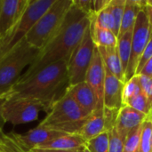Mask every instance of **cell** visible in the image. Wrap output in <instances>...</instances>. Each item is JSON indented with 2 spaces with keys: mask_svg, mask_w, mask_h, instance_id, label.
<instances>
[{
  "mask_svg": "<svg viewBox=\"0 0 152 152\" xmlns=\"http://www.w3.org/2000/svg\"><path fill=\"white\" fill-rule=\"evenodd\" d=\"M41 111H46L45 106L32 98L9 94L4 102L2 114L5 123L12 126L24 125L36 121Z\"/></svg>",
  "mask_w": 152,
  "mask_h": 152,
  "instance_id": "7",
  "label": "cell"
},
{
  "mask_svg": "<svg viewBox=\"0 0 152 152\" xmlns=\"http://www.w3.org/2000/svg\"><path fill=\"white\" fill-rule=\"evenodd\" d=\"M105 80V68L97 48H95L93 60L87 70L85 82L90 86L94 94L97 102V110H102L103 106V88Z\"/></svg>",
  "mask_w": 152,
  "mask_h": 152,
  "instance_id": "11",
  "label": "cell"
},
{
  "mask_svg": "<svg viewBox=\"0 0 152 152\" xmlns=\"http://www.w3.org/2000/svg\"><path fill=\"white\" fill-rule=\"evenodd\" d=\"M90 23L91 15L86 14L72 4L61 28L39 51L34 62L23 72L20 79L27 78L52 63L60 61L68 62L89 28Z\"/></svg>",
  "mask_w": 152,
  "mask_h": 152,
  "instance_id": "1",
  "label": "cell"
},
{
  "mask_svg": "<svg viewBox=\"0 0 152 152\" xmlns=\"http://www.w3.org/2000/svg\"><path fill=\"white\" fill-rule=\"evenodd\" d=\"M93 17L99 26H101L102 28H107L109 30H111L118 37L117 31H116V26H115V20H114V18H113L110 9H109V6L97 13H94Z\"/></svg>",
  "mask_w": 152,
  "mask_h": 152,
  "instance_id": "25",
  "label": "cell"
},
{
  "mask_svg": "<svg viewBox=\"0 0 152 152\" xmlns=\"http://www.w3.org/2000/svg\"><path fill=\"white\" fill-rule=\"evenodd\" d=\"M104 132H107V126L102 109L94 110L87 117L78 134L86 142Z\"/></svg>",
  "mask_w": 152,
  "mask_h": 152,
  "instance_id": "16",
  "label": "cell"
},
{
  "mask_svg": "<svg viewBox=\"0 0 152 152\" xmlns=\"http://www.w3.org/2000/svg\"><path fill=\"white\" fill-rule=\"evenodd\" d=\"M144 11L146 12V15L148 17V20H149V23H150V26H151V28L152 30V5H149V4H145L144 6Z\"/></svg>",
  "mask_w": 152,
  "mask_h": 152,
  "instance_id": "38",
  "label": "cell"
},
{
  "mask_svg": "<svg viewBox=\"0 0 152 152\" xmlns=\"http://www.w3.org/2000/svg\"><path fill=\"white\" fill-rule=\"evenodd\" d=\"M151 34L152 30L149 23V20L143 8L139 12L134 27L133 28L131 56L125 74V82L136 75V69L139 61L151 38Z\"/></svg>",
  "mask_w": 152,
  "mask_h": 152,
  "instance_id": "9",
  "label": "cell"
},
{
  "mask_svg": "<svg viewBox=\"0 0 152 152\" xmlns=\"http://www.w3.org/2000/svg\"><path fill=\"white\" fill-rule=\"evenodd\" d=\"M149 116L124 105L118 113L115 128L118 134L125 140L126 135L135 128L141 126Z\"/></svg>",
  "mask_w": 152,
  "mask_h": 152,
  "instance_id": "14",
  "label": "cell"
},
{
  "mask_svg": "<svg viewBox=\"0 0 152 152\" xmlns=\"http://www.w3.org/2000/svg\"><path fill=\"white\" fill-rule=\"evenodd\" d=\"M140 74L152 77V58L151 60H149L148 62L143 66V68L142 69V70L140 71V73L138 75H140Z\"/></svg>",
  "mask_w": 152,
  "mask_h": 152,
  "instance_id": "35",
  "label": "cell"
},
{
  "mask_svg": "<svg viewBox=\"0 0 152 152\" xmlns=\"http://www.w3.org/2000/svg\"><path fill=\"white\" fill-rule=\"evenodd\" d=\"M73 4L88 15L94 14V1L92 0H73Z\"/></svg>",
  "mask_w": 152,
  "mask_h": 152,
  "instance_id": "33",
  "label": "cell"
},
{
  "mask_svg": "<svg viewBox=\"0 0 152 152\" xmlns=\"http://www.w3.org/2000/svg\"><path fill=\"white\" fill-rule=\"evenodd\" d=\"M38 53L39 50L30 45L25 38L0 59V97L11 93L23 70L34 62Z\"/></svg>",
  "mask_w": 152,
  "mask_h": 152,
  "instance_id": "4",
  "label": "cell"
},
{
  "mask_svg": "<svg viewBox=\"0 0 152 152\" xmlns=\"http://www.w3.org/2000/svg\"><path fill=\"white\" fill-rule=\"evenodd\" d=\"M29 152H86V148L77 149V150H69V151H53V150H42V149H34Z\"/></svg>",
  "mask_w": 152,
  "mask_h": 152,
  "instance_id": "36",
  "label": "cell"
},
{
  "mask_svg": "<svg viewBox=\"0 0 152 152\" xmlns=\"http://www.w3.org/2000/svg\"><path fill=\"white\" fill-rule=\"evenodd\" d=\"M95 48L96 46L92 39L89 27L82 41L74 50L67 62L69 86H74L86 80Z\"/></svg>",
  "mask_w": 152,
  "mask_h": 152,
  "instance_id": "8",
  "label": "cell"
},
{
  "mask_svg": "<svg viewBox=\"0 0 152 152\" xmlns=\"http://www.w3.org/2000/svg\"><path fill=\"white\" fill-rule=\"evenodd\" d=\"M132 36H133V30L128 31L118 37L117 49H118V56H119L125 74H126V71L129 63L130 56H131Z\"/></svg>",
  "mask_w": 152,
  "mask_h": 152,
  "instance_id": "21",
  "label": "cell"
},
{
  "mask_svg": "<svg viewBox=\"0 0 152 152\" xmlns=\"http://www.w3.org/2000/svg\"><path fill=\"white\" fill-rule=\"evenodd\" d=\"M29 0H1L0 40L18 23L27 9Z\"/></svg>",
  "mask_w": 152,
  "mask_h": 152,
  "instance_id": "10",
  "label": "cell"
},
{
  "mask_svg": "<svg viewBox=\"0 0 152 152\" xmlns=\"http://www.w3.org/2000/svg\"><path fill=\"white\" fill-rule=\"evenodd\" d=\"M0 6H1V0H0Z\"/></svg>",
  "mask_w": 152,
  "mask_h": 152,
  "instance_id": "40",
  "label": "cell"
},
{
  "mask_svg": "<svg viewBox=\"0 0 152 152\" xmlns=\"http://www.w3.org/2000/svg\"><path fill=\"white\" fill-rule=\"evenodd\" d=\"M86 141L77 134H63L62 135L37 148L53 151H69L84 148Z\"/></svg>",
  "mask_w": 152,
  "mask_h": 152,
  "instance_id": "17",
  "label": "cell"
},
{
  "mask_svg": "<svg viewBox=\"0 0 152 152\" xmlns=\"http://www.w3.org/2000/svg\"><path fill=\"white\" fill-rule=\"evenodd\" d=\"M146 4V1L142 0H126V6L123 13V18L121 20L120 29L118 36H122L123 34L133 30L137 15L139 12L144 8Z\"/></svg>",
  "mask_w": 152,
  "mask_h": 152,
  "instance_id": "19",
  "label": "cell"
},
{
  "mask_svg": "<svg viewBox=\"0 0 152 152\" xmlns=\"http://www.w3.org/2000/svg\"><path fill=\"white\" fill-rule=\"evenodd\" d=\"M125 105H127V106H129V107H131L147 116H151V106L149 103L146 97L142 94V93L131 98Z\"/></svg>",
  "mask_w": 152,
  "mask_h": 152,
  "instance_id": "28",
  "label": "cell"
},
{
  "mask_svg": "<svg viewBox=\"0 0 152 152\" xmlns=\"http://www.w3.org/2000/svg\"><path fill=\"white\" fill-rule=\"evenodd\" d=\"M90 115L78 106L67 90L65 94L50 108L39 126L64 134H78L86 119Z\"/></svg>",
  "mask_w": 152,
  "mask_h": 152,
  "instance_id": "3",
  "label": "cell"
},
{
  "mask_svg": "<svg viewBox=\"0 0 152 152\" xmlns=\"http://www.w3.org/2000/svg\"><path fill=\"white\" fill-rule=\"evenodd\" d=\"M104 67L116 77L125 83V73L116 47H96Z\"/></svg>",
  "mask_w": 152,
  "mask_h": 152,
  "instance_id": "18",
  "label": "cell"
},
{
  "mask_svg": "<svg viewBox=\"0 0 152 152\" xmlns=\"http://www.w3.org/2000/svg\"><path fill=\"white\" fill-rule=\"evenodd\" d=\"M109 134V152H124L125 140L118 134L116 128L108 132Z\"/></svg>",
  "mask_w": 152,
  "mask_h": 152,
  "instance_id": "30",
  "label": "cell"
},
{
  "mask_svg": "<svg viewBox=\"0 0 152 152\" xmlns=\"http://www.w3.org/2000/svg\"><path fill=\"white\" fill-rule=\"evenodd\" d=\"M142 126L131 131L126 135L124 142V152H139L142 135Z\"/></svg>",
  "mask_w": 152,
  "mask_h": 152,
  "instance_id": "27",
  "label": "cell"
},
{
  "mask_svg": "<svg viewBox=\"0 0 152 152\" xmlns=\"http://www.w3.org/2000/svg\"><path fill=\"white\" fill-rule=\"evenodd\" d=\"M69 86L67 61L52 63L27 78L20 79L12 87L11 94L17 96L35 99L50 108L61 98Z\"/></svg>",
  "mask_w": 152,
  "mask_h": 152,
  "instance_id": "2",
  "label": "cell"
},
{
  "mask_svg": "<svg viewBox=\"0 0 152 152\" xmlns=\"http://www.w3.org/2000/svg\"><path fill=\"white\" fill-rule=\"evenodd\" d=\"M105 68V67H104ZM124 82L112 75L105 68V80L103 88V106L110 110H119L123 106L122 92Z\"/></svg>",
  "mask_w": 152,
  "mask_h": 152,
  "instance_id": "13",
  "label": "cell"
},
{
  "mask_svg": "<svg viewBox=\"0 0 152 152\" xmlns=\"http://www.w3.org/2000/svg\"><path fill=\"white\" fill-rule=\"evenodd\" d=\"M111 0H94V12L97 13L107 8Z\"/></svg>",
  "mask_w": 152,
  "mask_h": 152,
  "instance_id": "34",
  "label": "cell"
},
{
  "mask_svg": "<svg viewBox=\"0 0 152 152\" xmlns=\"http://www.w3.org/2000/svg\"><path fill=\"white\" fill-rule=\"evenodd\" d=\"M126 6V0H111L110 4H109V9L114 18L115 20V26H116V31L117 35L118 36L121 20L123 18V13Z\"/></svg>",
  "mask_w": 152,
  "mask_h": 152,
  "instance_id": "29",
  "label": "cell"
},
{
  "mask_svg": "<svg viewBox=\"0 0 152 152\" xmlns=\"http://www.w3.org/2000/svg\"><path fill=\"white\" fill-rule=\"evenodd\" d=\"M0 152H27L16 141L13 133L0 134Z\"/></svg>",
  "mask_w": 152,
  "mask_h": 152,
  "instance_id": "26",
  "label": "cell"
},
{
  "mask_svg": "<svg viewBox=\"0 0 152 152\" xmlns=\"http://www.w3.org/2000/svg\"><path fill=\"white\" fill-rule=\"evenodd\" d=\"M64 133L58 132L51 128L38 125L35 128L28 130L24 134L13 133V135L16 141L19 142V144L26 151L29 152L30 151L37 149L47 143L48 142H51L52 140L62 135Z\"/></svg>",
  "mask_w": 152,
  "mask_h": 152,
  "instance_id": "12",
  "label": "cell"
},
{
  "mask_svg": "<svg viewBox=\"0 0 152 152\" xmlns=\"http://www.w3.org/2000/svg\"><path fill=\"white\" fill-rule=\"evenodd\" d=\"M146 4L149 5H152V0H146Z\"/></svg>",
  "mask_w": 152,
  "mask_h": 152,
  "instance_id": "39",
  "label": "cell"
},
{
  "mask_svg": "<svg viewBox=\"0 0 152 152\" xmlns=\"http://www.w3.org/2000/svg\"><path fill=\"white\" fill-rule=\"evenodd\" d=\"M142 93L141 86H140V81H139V77L137 75L134 76L132 78L125 82L124 87H123V92H122V100H123V104L125 105L131 98L140 94Z\"/></svg>",
  "mask_w": 152,
  "mask_h": 152,
  "instance_id": "23",
  "label": "cell"
},
{
  "mask_svg": "<svg viewBox=\"0 0 152 152\" xmlns=\"http://www.w3.org/2000/svg\"><path fill=\"white\" fill-rule=\"evenodd\" d=\"M152 58V34L151 36V38L142 54V57L139 61L137 69H136V75H138L140 73V71L142 70V69L143 68V66L148 62L149 60H151Z\"/></svg>",
  "mask_w": 152,
  "mask_h": 152,
  "instance_id": "32",
  "label": "cell"
},
{
  "mask_svg": "<svg viewBox=\"0 0 152 152\" xmlns=\"http://www.w3.org/2000/svg\"><path fill=\"white\" fill-rule=\"evenodd\" d=\"M55 0H29L26 11L18 23L0 40V59L26 38L37 20L53 4Z\"/></svg>",
  "mask_w": 152,
  "mask_h": 152,
  "instance_id": "6",
  "label": "cell"
},
{
  "mask_svg": "<svg viewBox=\"0 0 152 152\" xmlns=\"http://www.w3.org/2000/svg\"><path fill=\"white\" fill-rule=\"evenodd\" d=\"M72 4L73 0H55L31 28L26 41L40 51L61 28Z\"/></svg>",
  "mask_w": 152,
  "mask_h": 152,
  "instance_id": "5",
  "label": "cell"
},
{
  "mask_svg": "<svg viewBox=\"0 0 152 152\" xmlns=\"http://www.w3.org/2000/svg\"><path fill=\"white\" fill-rule=\"evenodd\" d=\"M6 96L0 97V134L4 132V124H5V122L4 120V118H3V114H2V108H3V104H4V102Z\"/></svg>",
  "mask_w": 152,
  "mask_h": 152,
  "instance_id": "37",
  "label": "cell"
},
{
  "mask_svg": "<svg viewBox=\"0 0 152 152\" xmlns=\"http://www.w3.org/2000/svg\"><path fill=\"white\" fill-rule=\"evenodd\" d=\"M137 76L139 77L142 93L146 97L152 108V77L141 74Z\"/></svg>",
  "mask_w": 152,
  "mask_h": 152,
  "instance_id": "31",
  "label": "cell"
},
{
  "mask_svg": "<svg viewBox=\"0 0 152 152\" xmlns=\"http://www.w3.org/2000/svg\"><path fill=\"white\" fill-rule=\"evenodd\" d=\"M139 152H152V117L149 116L142 126Z\"/></svg>",
  "mask_w": 152,
  "mask_h": 152,
  "instance_id": "22",
  "label": "cell"
},
{
  "mask_svg": "<svg viewBox=\"0 0 152 152\" xmlns=\"http://www.w3.org/2000/svg\"><path fill=\"white\" fill-rule=\"evenodd\" d=\"M67 90L78 106L87 114L90 115L97 110V102L94 94L85 81L69 86Z\"/></svg>",
  "mask_w": 152,
  "mask_h": 152,
  "instance_id": "15",
  "label": "cell"
},
{
  "mask_svg": "<svg viewBox=\"0 0 152 152\" xmlns=\"http://www.w3.org/2000/svg\"><path fill=\"white\" fill-rule=\"evenodd\" d=\"M85 147L89 152H109L108 132H104L86 142Z\"/></svg>",
  "mask_w": 152,
  "mask_h": 152,
  "instance_id": "24",
  "label": "cell"
},
{
  "mask_svg": "<svg viewBox=\"0 0 152 152\" xmlns=\"http://www.w3.org/2000/svg\"><path fill=\"white\" fill-rule=\"evenodd\" d=\"M90 33L96 47H116L118 44L117 36L107 28L99 26L91 15Z\"/></svg>",
  "mask_w": 152,
  "mask_h": 152,
  "instance_id": "20",
  "label": "cell"
}]
</instances>
